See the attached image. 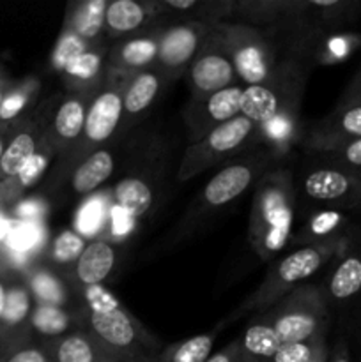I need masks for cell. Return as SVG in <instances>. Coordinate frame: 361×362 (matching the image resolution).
<instances>
[{"label":"cell","instance_id":"4316f807","mask_svg":"<svg viewBox=\"0 0 361 362\" xmlns=\"http://www.w3.org/2000/svg\"><path fill=\"white\" fill-rule=\"evenodd\" d=\"M55 158V148L50 144L48 138L45 136V141L39 147V151L25 163L23 168L16 175L11 177V179L0 182V204L9 209L13 207L18 200L23 198L25 191L34 187L42 179V175H45L46 170L50 168V165H52Z\"/></svg>","mask_w":361,"mask_h":362},{"label":"cell","instance_id":"ffe728a7","mask_svg":"<svg viewBox=\"0 0 361 362\" xmlns=\"http://www.w3.org/2000/svg\"><path fill=\"white\" fill-rule=\"evenodd\" d=\"M158 0H113L105 13V35L108 39H124L152 28L161 18Z\"/></svg>","mask_w":361,"mask_h":362},{"label":"cell","instance_id":"f907efd6","mask_svg":"<svg viewBox=\"0 0 361 362\" xmlns=\"http://www.w3.org/2000/svg\"><path fill=\"white\" fill-rule=\"evenodd\" d=\"M13 85H14V81L9 80V76L0 78V105H2L4 98H6L7 92L11 90V87H13Z\"/></svg>","mask_w":361,"mask_h":362},{"label":"cell","instance_id":"d4e9b609","mask_svg":"<svg viewBox=\"0 0 361 362\" xmlns=\"http://www.w3.org/2000/svg\"><path fill=\"white\" fill-rule=\"evenodd\" d=\"M112 202L119 209H122L127 216L138 221L147 216L154 207L156 198V180L147 173L134 172L122 177L110 191Z\"/></svg>","mask_w":361,"mask_h":362},{"label":"cell","instance_id":"f6af8a7d","mask_svg":"<svg viewBox=\"0 0 361 362\" xmlns=\"http://www.w3.org/2000/svg\"><path fill=\"white\" fill-rule=\"evenodd\" d=\"M360 105H361V66L357 67L354 76L350 78L347 87L343 88L335 110H343V108H350V106H360Z\"/></svg>","mask_w":361,"mask_h":362},{"label":"cell","instance_id":"b9f144b4","mask_svg":"<svg viewBox=\"0 0 361 362\" xmlns=\"http://www.w3.org/2000/svg\"><path fill=\"white\" fill-rule=\"evenodd\" d=\"M319 158L324 161V165L336 166V168L349 170V172H361V138L347 144L340 145V147L333 148V151L322 152L317 154Z\"/></svg>","mask_w":361,"mask_h":362},{"label":"cell","instance_id":"4fadbf2b","mask_svg":"<svg viewBox=\"0 0 361 362\" xmlns=\"http://www.w3.org/2000/svg\"><path fill=\"white\" fill-rule=\"evenodd\" d=\"M211 30L212 25L200 23V21H180L177 25L163 27L159 34L156 67L161 69L170 80L186 73L188 66L202 48Z\"/></svg>","mask_w":361,"mask_h":362},{"label":"cell","instance_id":"8fae6325","mask_svg":"<svg viewBox=\"0 0 361 362\" xmlns=\"http://www.w3.org/2000/svg\"><path fill=\"white\" fill-rule=\"evenodd\" d=\"M186 80L191 90V99L205 98L237 85L239 78L216 35L214 25L202 48L188 66Z\"/></svg>","mask_w":361,"mask_h":362},{"label":"cell","instance_id":"11a10c76","mask_svg":"<svg viewBox=\"0 0 361 362\" xmlns=\"http://www.w3.org/2000/svg\"><path fill=\"white\" fill-rule=\"evenodd\" d=\"M4 76H7V74H6V69H4V67L0 66V78H4Z\"/></svg>","mask_w":361,"mask_h":362},{"label":"cell","instance_id":"8d00e7d4","mask_svg":"<svg viewBox=\"0 0 361 362\" xmlns=\"http://www.w3.org/2000/svg\"><path fill=\"white\" fill-rule=\"evenodd\" d=\"M347 218L340 211H322L310 216L303 228V240L306 244L331 243V240L343 239L347 235Z\"/></svg>","mask_w":361,"mask_h":362},{"label":"cell","instance_id":"ba28073f","mask_svg":"<svg viewBox=\"0 0 361 362\" xmlns=\"http://www.w3.org/2000/svg\"><path fill=\"white\" fill-rule=\"evenodd\" d=\"M214 32L229 55L237 78L246 87L265 83L276 67V55L269 35L251 25L223 21L214 25Z\"/></svg>","mask_w":361,"mask_h":362},{"label":"cell","instance_id":"db71d44e","mask_svg":"<svg viewBox=\"0 0 361 362\" xmlns=\"http://www.w3.org/2000/svg\"><path fill=\"white\" fill-rule=\"evenodd\" d=\"M9 272H13V267H9V265L6 264V262H0V278H4V276H7Z\"/></svg>","mask_w":361,"mask_h":362},{"label":"cell","instance_id":"1f68e13d","mask_svg":"<svg viewBox=\"0 0 361 362\" xmlns=\"http://www.w3.org/2000/svg\"><path fill=\"white\" fill-rule=\"evenodd\" d=\"M294 16V0H243L236 2L230 21L265 30Z\"/></svg>","mask_w":361,"mask_h":362},{"label":"cell","instance_id":"d6a6232c","mask_svg":"<svg viewBox=\"0 0 361 362\" xmlns=\"http://www.w3.org/2000/svg\"><path fill=\"white\" fill-rule=\"evenodd\" d=\"M106 7H108L106 0H85V2L73 4L67 9L64 28L92 46L105 45L99 42V39L105 35Z\"/></svg>","mask_w":361,"mask_h":362},{"label":"cell","instance_id":"836d02e7","mask_svg":"<svg viewBox=\"0 0 361 362\" xmlns=\"http://www.w3.org/2000/svg\"><path fill=\"white\" fill-rule=\"evenodd\" d=\"M30 329L35 339H55L64 334L81 329L80 315L71 311L69 308L57 306H38L34 304V311L30 317Z\"/></svg>","mask_w":361,"mask_h":362},{"label":"cell","instance_id":"30bf717a","mask_svg":"<svg viewBox=\"0 0 361 362\" xmlns=\"http://www.w3.org/2000/svg\"><path fill=\"white\" fill-rule=\"evenodd\" d=\"M304 197L329 211H361L360 173L321 165L311 168L303 179Z\"/></svg>","mask_w":361,"mask_h":362},{"label":"cell","instance_id":"7a4b0ae2","mask_svg":"<svg viewBox=\"0 0 361 362\" xmlns=\"http://www.w3.org/2000/svg\"><path fill=\"white\" fill-rule=\"evenodd\" d=\"M296 189L287 170H271L257 182L251 202L250 244L262 262L282 253L290 243Z\"/></svg>","mask_w":361,"mask_h":362},{"label":"cell","instance_id":"603a6c76","mask_svg":"<svg viewBox=\"0 0 361 362\" xmlns=\"http://www.w3.org/2000/svg\"><path fill=\"white\" fill-rule=\"evenodd\" d=\"M170 78L156 66L134 73L122 90V129L140 119L156 103Z\"/></svg>","mask_w":361,"mask_h":362},{"label":"cell","instance_id":"2e32d148","mask_svg":"<svg viewBox=\"0 0 361 362\" xmlns=\"http://www.w3.org/2000/svg\"><path fill=\"white\" fill-rule=\"evenodd\" d=\"M117 255H119V244L110 237L101 235L88 240L80 258L60 274L78 293L94 286H103V283L115 269Z\"/></svg>","mask_w":361,"mask_h":362},{"label":"cell","instance_id":"bcb514c9","mask_svg":"<svg viewBox=\"0 0 361 362\" xmlns=\"http://www.w3.org/2000/svg\"><path fill=\"white\" fill-rule=\"evenodd\" d=\"M205 362H239V345L236 341L229 343L225 349H222L219 352L212 354Z\"/></svg>","mask_w":361,"mask_h":362},{"label":"cell","instance_id":"7dc6e473","mask_svg":"<svg viewBox=\"0 0 361 362\" xmlns=\"http://www.w3.org/2000/svg\"><path fill=\"white\" fill-rule=\"evenodd\" d=\"M328 362H353L350 361V354H349V346L343 339H338L336 345L333 346V350L329 352V361Z\"/></svg>","mask_w":361,"mask_h":362},{"label":"cell","instance_id":"f35d334b","mask_svg":"<svg viewBox=\"0 0 361 362\" xmlns=\"http://www.w3.org/2000/svg\"><path fill=\"white\" fill-rule=\"evenodd\" d=\"M87 240L76 233L74 230H62L57 233L52 240H48V246L45 250V258L48 260L50 267L69 269L74 262L84 253Z\"/></svg>","mask_w":361,"mask_h":362},{"label":"cell","instance_id":"ee69618b","mask_svg":"<svg viewBox=\"0 0 361 362\" xmlns=\"http://www.w3.org/2000/svg\"><path fill=\"white\" fill-rule=\"evenodd\" d=\"M48 202L41 197H27L11 207V216L18 223H42L48 216Z\"/></svg>","mask_w":361,"mask_h":362},{"label":"cell","instance_id":"9f6ffc18","mask_svg":"<svg viewBox=\"0 0 361 362\" xmlns=\"http://www.w3.org/2000/svg\"><path fill=\"white\" fill-rule=\"evenodd\" d=\"M360 177H361V172H360Z\"/></svg>","mask_w":361,"mask_h":362},{"label":"cell","instance_id":"277c9868","mask_svg":"<svg viewBox=\"0 0 361 362\" xmlns=\"http://www.w3.org/2000/svg\"><path fill=\"white\" fill-rule=\"evenodd\" d=\"M308 76V64L299 60H280L265 83L243 88L241 115L257 126L282 115H299L301 98Z\"/></svg>","mask_w":361,"mask_h":362},{"label":"cell","instance_id":"c3c4849f","mask_svg":"<svg viewBox=\"0 0 361 362\" xmlns=\"http://www.w3.org/2000/svg\"><path fill=\"white\" fill-rule=\"evenodd\" d=\"M14 272V271H13ZM13 272H9L7 276L0 278V324H2V315L4 308H6V297H7V286H9V278Z\"/></svg>","mask_w":361,"mask_h":362},{"label":"cell","instance_id":"ac0fdd59","mask_svg":"<svg viewBox=\"0 0 361 362\" xmlns=\"http://www.w3.org/2000/svg\"><path fill=\"white\" fill-rule=\"evenodd\" d=\"M34 311V299L21 272L14 271L7 286L6 308L0 324V349L18 345L34 338L30 329V317Z\"/></svg>","mask_w":361,"mask_h":362},{"label":"cell","instance_id":"44dd1931","mask_svg":"<svg viewBox=\"0 0 361 362\" xmlns=\"http://www.w3.org/2000/svg\"><path fill=\"white\" fill-rule=\"evenodd\" d=\"M322 293L328 304L349 303L361 293V233H350L345 250L336 257Z\"/></svg>","mask_w":361,"mask_h":362},{"label":"cell","instance_id":"816d5d0a","mask_svg":"<svg viewBox=\"0 0 361 362\" xmlns=\"http://www.w3.org/2000/svg\"><path fill=\"white\" fill-rule=\"evenodd\" d=\"M98 362H134V361H130L126 359V357H120V356H115V354L108 352V350L105 349V352H103V356L99 357Z\"/></svg>","mask_w":361,"mask_h":362},{"label":"cell","instance_id":"5bb4252c","mask_svg":"<svg viewBox=\"0 0 361 362\" xmlns=\"http://www.w3.org/2000/svg\"><path fill=\"white\" fill-rule=\"evenodd\" d=\"M243 88L244 87L237 83L205 98L190 99L183 112L190 145L197 144L212 129L241 115Z\"/></svg>","mask_w":361,"mask_h":362},{"label":"cell","instance_id":"4dcf8cb0","mask_svg":"<svg viewBox=\"0 0 361 362\" xmlns=\"http://www.w3.org/2000/svg\"><path fill=\"white\" fill-rule=\"evenodd\" d=\"M42 343L52 362H98L105 352V346L85 329Z\"/></svg>","mask_w":361,"mask_h":362},{"label":"cell","instance_id":"e575fe53","mask_svg":"<svg viewBox=\"0 0 361 362\" xmlns=\"http://www.w3.org/2000/svg\"><path fill=\"white\" fill-rule=\"evenodd\" d=\"M110 209H112V197L108 191L87 197L74 218V232L80 233L87 243L101 237L108 225Z\"/></svg>","mask_w":361,"mask_h":362},{"label":"cell","instance_id":"f546056e","mask_svg":"<svg viewBox=\"0 0 361 362\" xmlns=\"http://www.w3.org/2000/svg\"><path fill=\"white\" fill-rule=\"evenodd\" d=\"M239 362H268L283 345L265 313L251 322L239 339Z\"/></svg>","mask_w":361,"mask_h":362},{"label":"cell","instance_id":"7402d4cb","mask_svg":"<svg viewBox=\"0 0 361 362\" xmlns=\"http://www.w3.org/2000/svg\"><path fill=\"white\" fill-rule=\"evenodd\" d=\"M294 16L314 30H342L361 18V0H294Z\"/></svg>","mask_w":361,"mask_h":362},{"label":"cell","instance_id":"9c48e42d","mask_svg":"<svg viewBox=\"0 0 361 362\" xmlns=\"http://www.w3.org/2000/svg\"><path fill=\"white\" fill-rule=\"evenodd\" d=\"M276 156L278 154L268 145L258 144L248 148L212 175V179L198 194L195 209L205 214L236 202L268 173L269 165Z\"/></svg>","mask_w":361,"mask_h":362},{"label":"cell","instance_id":"52a82bcc","mask_svg":"<svg viewBox=\"0 0 361 362\" xmlns=\"http://www.w3.org/2000/svg\"><path fill=\"white\" fill-rule=\"evenodd\" d=\"M262 313L268 315L282 343L306 341L328 332L329 304L317 285H299Z\"/></svg>","mask_w":361,"mask_h":362},{"label":"cell","instance_id":"d6986e66","mask_svg":"<svg viewBox=\"0 0 361 362\" xmlns=\"http://www.w3.org/2000/svg\"><path fill=\"white\" fill-rule=\"evenodd\" d=\"M161 30L163 27L154 25L140 34L119 39L115 45L110 46L108 55H106V69L133 76L134 73L156 66Z\"/></svg>","mask_w":361,"mask_h":362},{"label":"cell","instance_id":"74e56055","mask_svg":"<svg viewBox=\"0 0 361 362\" xmlns=\"http://www.w3.org/2000/svg\"><path fill=\"white\" fill-rule=\"evenodd\" d=\"M216 331L197 334L161 349L154 362H205L212 356Z\"/></svg>","mask_w":361,"mask_h":362},{"label":"cell","instance_id":"f1b7e54d","mask_svg":"<svg viewBox=\"0 0 361 362\" xmlns=\"http://www.w3.org/2000/svg\"><path fill=\"white\" fill-rule=\"evenodd\" d=\"M161 14L183 16L184 21L218 25L230 21L236 0H158Z\"/></svg>","mask_w":361,"mask_h":362},{"label":"cell","instance_id":"f5cc1de1","mask_svg":"<svg viewBox=\"0 0 361 362\" xmlns=\"http://www.w3.org/2000/svg\"><path fill=\"white\" fill-rule=\"evenodd\" d=\"M9 131L11 126H0V161H2V156L4 151H6V144H7V138H9Z\"/></svg>","mask_w":361,"mask_h":362},{"label":"cell","instance_id":"83f0119b","mask_svg":"<svg viewBox=\"0 0 361 362\" xmlns=\"http://www.w3.org/2000/svg\"><path fill=\"white\" fill-rule=\"evenodd\" d=\"M115 170V158L108 148H98L69 170V187L73 194L81 198L91 197Z\"/></svg>","mask_w":361,"mask_h":362},{"label":"cell","instance_id":"e0dca14e","mask_svg":"<svg viewBox=\"0 0 361 362\" xmlns=\"http://www.w3.org/2000/svg\"><path fill=\"white\" fill-rule=\"evenodd\" d=\"M361 138V105L333 110L324 119L315 120L301 131V141L315 154L333 151Z\"/></svg>","mask_w":361,"mask_h":362},{"label":"cell","instance_id":"cb8c5ba5","mask_svg":"<svg viewBox=\"0 0 361 362\" xmlns=\"http://www.w3.org/2000/svg\"><path fill=\"white\" fill-rule=\"evenodd\" d=\"M108 45H99L71 60L62 71L67 92L96 94L105 81Z\"/></svg>","mask_w":361,"mask_h":362},{"label":"cell","instance_id":"9a60e30c","mask_svg":"<svg viewBox=\"0 0 361 362\" xmlns=\"http://www.w3.org/2000/svg\"><path fill=\"white\" fill-rule=\"evenodd\" d=\"M92 95L94 94L67 92L62 95L57 94L53 98V108L52 115H50L46 138L53 145L59 159L66 158L80 140Z\"/></svg>","mask_w":361,"mask_h":362},{"label":"cell","instance_id":"3957f363","mask_svg":"<svg viewBox=\"0 0 361 362\" xmlns=\"http://www.w3.org/2000/svg\"><path fill=\"white\" fill-rule=\"evenodd\" d=\"M349 237L350 232L343 239L331 240V243L304 244L276 260L269 267L260 286L241 304L234 317H239L248 311L262 313L275 306L287 293H290L294 288L303 285V281H308L315 272L321 271L328 262L335 260L345 250Z\"/></svg>","mask_w":361,"mask_h":362},{"label":"cell","instance_id":"d590c367","mask_svg":"<svg viewBox=\"0 0 361 362\" xmlns=\"http://www.w3.org/2000/svg\"><path fill=\"white\" fill-rule=\"evenodd\" d=\"M41 90V81L38 78H25L11 87L0 105V126H13L16 120L30 113L32 103Z\"/></svg>","mask_w":361,"mask_h":362},{"label":"cell","instance_id":"681fc988","mask_svg":"<svg viewBox=\"0 0 361 362\" xmlns=\"http://www.w3.org/2000/svg\"><path fill=\"white\" fill-rule=\"evenodd\" d=\"M328 361H329V349H328V341H324L321 346H319L317 352L314 354V357H311L308 362H328Z\"/></svg>","mask_w":361,"mask_h":362},{"label":"cell","instance_id":"7bdbcfd3","mask_svg":"<svg viewBox=\"0 0 361 362\" xmlns=\"http://www.w3.org/2000/svg\"><path fill=\"white\" fill-rule=\"evenodd\" d=\"M0 362H52L45 343L30 338L18 345L0 349Z\"/></svg>","mask_w":361,"mask_h":362},{"label":"cell","instance_id":"484cf974","mask_svg":"<svg viewBox=\"0 0 361 362\" xmlns=\"http://www.w3.org/2000/svg\"><path fill=\"white\" fill-rule=\"evenodd\" d=\"M34 304L38 306L67 308L71 303V286L59 271L45 264H30L21 271Z\"/></svg>","mask_w":361,"mask_h":362},{"label":"cell","instance_id":"7c38bea8","mask_svg":"<svg viewBox=\"0 0 361 362\" xmlns=\"http://www.w3.org/2000/svg\"><path fill=\"white\" fill-rule=\"evenodd\" d=\"M52 108L53 98H50L39 108L32 110L11 126L6 151L0 161V182L16 175L25 163L39 151L48 131Z\"/></svg>","mask_w":361,"mask_h":362},{"label":"cell","instance_id":"ab89813d","mask_svg":"<svg viewBox=\"0 0 361 362\" xmlns=\"http://www.w3.org/2000/svg\"><path fill=\"white\" fill-rule=\"evenodd\" d=\"M91 48H94V46L88 45L87 41L78 37L73 32L62 28L59 39H57L55 48L52 52V57H50V66H52L55 73H62L71 60L76 59L78 55H81V53H85Z\"/></svg>","mask_w":361,"mask_h":362},{"label":"cell","instance_id":"8992f818","mask_svg":"<svg viewBox=\"0 0 361 362\" xmlns=\"http://www.w3.org/2000/svg\"><path fill=\"white\" fill-rule=\"evenodd\" d=\"M258 126L243 115L222 124L197 144L188 145L177 170V180L186 182L218 163L258 145Z\"/></svg>","mask_w":361,"mask_h":362},{"label":"cell","instance_id":"5b68a950","mask_svg":"<svg viewBox=\"0 0 361 362\" xmlns=\"http://www.w3.org/2000/svg\"><path fill=\"white\" fill-rule=\"evenodd\" d=\"M130 74L119 71L106 69L105 81L99 90L92 95L88 105L87 117H85L84 133L74 145L73 151L60 159L59 173L66 175L76 163L87 158L98 148H105V145L115 136L119 129H122V90L126 87Z\"/></svg>","mask_w":361,"mask_h":362},{"label":"cell","instance_id":"60d3db41","mask_svg":"<svg viewBox=\"0 0 361 362\" xmlns=\"http://www.w3.org/2000/svg\"><path fill=\"white\" fill-rule=\"evenodd\" d=\"M324 341H328V332H322L306 341L283 343L268 362H308Z\"/></svg>","mask_w":361,"mask_h":362},{"label":"cell","instance_id":"6da1fadb","mask_svg":"<svg viewBox=\"0 0 361 362\" xmlns=\"http://www.w3.org/2000/svg\"><path fill=\"white\" fill-rule=\"evenodd\" d=\"M84 308L78 310L81 329L91 332L108 352L134 362H154L161 345L144 325L103 286L80 292Z\"/></svg>","mask_w":361,"mask_h":362}]
</instances>
